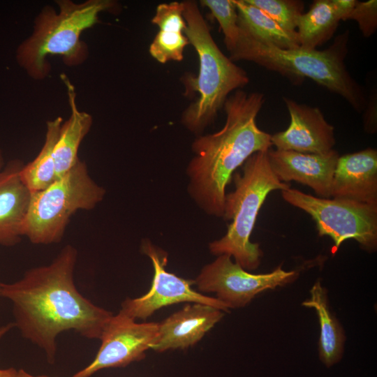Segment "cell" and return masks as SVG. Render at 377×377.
Listing matches in <instances>:
<instances>
[{
    "label": "cell",
    "instance_id": "cell-19",
    "mask_svg": "<svg viewBox=\"0 0 377 377\" xmlns=\"http://www.w3.org/2000/svg\"><path fill=\"white\" fill-rule=\"evenodd\" d=\"M239 33L281 49L300 47L296 32L283 29L274 20L245 0H234Z\"/></svg>",
    "mask_w": 377,
    "mask_h": 377
},
{
    "label": "cell",
    "instance_id": "cell-26",
    "mask_svg": "<svg viewBox=\"0 0 377 377\" xmlns=\"http://www.w3.org/2000/svg\"><path fill=\"white\" fill-rule=\"evenodd\" d=\"M347 20L356 21L363 36L370 37L377 28V1H357Z\"/></svg>",
    "mask_w": 377,
    "mask_h": 377
},
{
    "label": "cell",
    "instance_id": "cell-8",
    "mask_svg": "<svg viewBox=\"0 0 377 377\" xmlns=\"http://www.w3.org/2000/svg\"><path fill=\"white\" fill-rule=\"evenodd\" d=\"M283 200L309 214L320 237L329 236L334 252L347 239L373 252L377 247V205L340 198H324L289 188L281 191Z\"/></svg>",
    "mask_w": 377,
    "mask_h": 377
},
{
    "label": "cell",
    "instance_id": "cell-1",
    "mask_svg": "<svg viewBox=\"0 0 377 377\" xmlns=\"http://www.w3.org/2000/svg\"><path fill=\"white\" fill-rule=\"evenodd\" d=\"M77 260V249L67 244L48 265L31 268L19 280L0 286V297L12 304L14 327L45 352L50 364L61 333L73 330L100 340L114 315L79 292L74 281Z\"/></svg>",
    "mask_w": 377,
    "mask_h": 377
},
{
    "label": "cell",
    "instance_id": "cell-15",
    "mask_svg": "<svg viewBox=\"0 0 377 377\" xmlns=\"http://www.w3.org/2000/svg\"><path fill=\"white\" fill-rule=\"evenodd\" d=\"M224 311L200 303H190L158 323L156 352L186 349L194 346L224 316Z\"/></svg>",
    "mask_w": 377,
    "mask_h": 377
},
{
    "label": "cell",
    "instance_id": "cell-13",
    "mask_svg": "<svg viewBox=\"0 0 377 377\" xmlns=\"http://www.w3.org/2000/svg\"><path fill=\"white\" fill-rule=\"evenodd\" d=\"M270 167L282 182L295 181L312 188L318 197L331 198V187L339 153L332 149L324 154L294 151H267Z\"/></svg>",
    "mask_w": 377,
    "mask_h": 377
},
{
    "label": "cell",
    "instance_id": "cell-25",
    "mask_svg": "<svg viewBox=\"0 0 377 377\" xmlns=\"http://www.w3.org/2000/svg\"><path fill=\"white\" fill-rule=\"evenodd\" d=\"M182 2L172 1L158 5L151 22L161 31L184 33L186 23L183 16Z\"/></svg>",
    "mask_w": 377,
    "mask_h": 377
},
{
    "label": "cell",
    "instance_id": "cell-28",
    "mask_svg": "<svg viewBox=\"0 0 377 377\" xmlns=\"http://www.w3.org/2000/svg\"><path fill=\"white\" fill-rule=\"evenodd\" d=\"M14 327L13 323H9L0 327V341L2 338ZM17 370L14 368L0 369V377H14Z\"/></svg>",
    "mask_w": 377,
    "mask_h": 377
},
{
    "label": "cell",
    "instance_id": "cell-30",
    "mask_svg": "<svg viewBox=\"0 0 377 377\" xmlns=\"http://www.w3.org/2000/svg\"><path fill=\"white\" fill-rule=\"evenodd\" d=\"M6 163L4 161L3 154L2 153L1 149H0V172L5 167Z\"/></svg>",
    "mask_w": 377,
    "mask_h": 377
},
{
    "label": "cell",
    "instance_id": "cell-5",
    "mask_svg": "<svg viewBox=\"0 0 377 377\" xmlns=\"http://www.w3.org/2000/svg\"><path fill=\"white\" fill-rule=\"evenodd\" d=\"M59 11L50 6L43 8L36 17L31 36L17 47L18 64L32 78L41 80L50 72L47 57L59 55L69 66L82 64L88 49L81 35L98 22L103 11L114 9L111 0H87L75 3L71 0L57 1Z\"/></svg>",
    "mask_w": 377,
    "mask_h": 377
},
{
    "label": "cell",
    "instance_id": "cell-27",
    "mask_svg": "<svg viewBox=\"0 0 377 377\" xmlns=\"http://www.w3.org/2000/svg\"><path fill=\"white\" fill-rule=\"evenodd\" d=\"M357 1L356 0H332L334 9L339 15L341 20L351 12Z\"/></svg>",
    "mask_w": 377,
    "mask_h": 377
},
{
    "label": "cell",
    "instance_id": "cell-21",
    "mask_svg": "<svg viewBox=\"0 0 377 377\" xmlns=\"http://www.w3.org/2000/svg\"><path fill=\"white\" fill-rule=\"evenodd\" d=\"M63 121L60 117L47 121L42 148L36 158L22 168V179L31 193L44 189L57 179L54 149Z\"/></svg>",
    "mask_w": 377,
    "mask_h": 377
},
{
    "label": "cell",
    "instance_id": "cell-10",
    "mask_svg": "<svg viewBox=\"0 0 377 377\" xmlns=\"http://www.w3.org/2000/svg\"><path fill=\"white\" fill-rule=\"evenodd\" d=\"M141 251L151 259L153 265L151 288L139 297L126 298L122 302L119 311L135 320H145L163 307L181 302L208 304L224 312L229 311L228 306L217 298L204 295L193 289V280L168 272L165 269L168 255L164 251L147 239L142 242Z\"/></svg>",
    "mask_w": 377,
    "mask_h": 377
},
{
    "label": "cell",
    "instance_id": "cell-24",
    "mask_svg": "<svg viewBox=\"0 0 377 377\" xmlns=\"http://www.w3.org/2000/svg\"><path fill=\"white\" fill-rule=\"evenodd\" d=\"M188 44L184 33L159 30L149 45V52L161 64L181 61L185 47Z\"/></svg>",
    "mask_w": 377,
    "mask_h": 377
},
{
    "label": "cell",
    "instance_id": "cell-4",
    "mask_svg": "<svg viewBox=\"0 0 377 377\" xmlns=\"http://www.w3.org/2000/svg\"><path fill=\"white\" fill-rule=\"evenodd\" d=\"M348 40V31H346L324 50L300 47L281 49L239 33L236 47L229 58L232 61H252L295 83L304 77L310 78L341 96L356 111L361 112L366 106L364 94L344 64Z\"/></svg>",
    "mask_w": 377,
    "mask_h": 377
},
{
    "label": "cell",
    "instance_id": "cell-18",
    "mask_svg": "<svg viewBox=\"0 0 377 377\" xmlns=\"http://www.w3.org/2000/svg\"><path fill=\"white\" fill-rule=\"evenodd\" d=\"M311 297L302 305L313 308L319 318L320 335L318 353L320 361L327 367L339 362L343 352V331L330 310L326 290L317 281L310 290Z\"/></svg>",
    "mask_w": 377,
    "mask_h": 377
},
{
    "label": "cell",
    "instance_id": "cell-2",
    "mask_svg": "<svg viewBox=\"0 0 377 377\" xmlns=\"http://www.w3.org/2000/svg\"><path fill=\"white\" fill-rule=\"evenodd\" d=\"M264 102L262 93L236 90L224 103L223 128L198 137L192 144L194 156L186 168L188 190L209 215L223 217L226 188L233 172L252 154L272 146L271 135L256 123Z\"/></svg>",
    "mask_w": 377,
    "mask_h": 377
},
{
    "label": "cell",
    "instance_id": "cell-23",
    "mask_svg": "<svg viewBox=\"0 0 377 377\" xmlns=\"http://www.w3.org/2000/svg\"><path fill=\"white\" fill-rule=\"evenodd\" d=\"M200 3L207 7L217 20L224 36L226 49L230 53L235 48L239 36L234 0H201Z\"/></svg>",
    "mask_w": 377,
    "mask_h": 377
},
{
    "label": "cell",
    "instance_id": "cell-12",
    "mask_svg": "<svg viewBox=\"0 0 377 377\" xmlns=\"http://www.w3.org/2000/svg\"><path fill=\"white\" fill-rule=\"evenodd\" d=\"M290 121L283 131L271 135L272 145L278 150L324 154L334 149V128L316 107L298 103L283 97Z\"/></svg>",
    "mask_w": 377,
    "mask_h": 377
},
{
    "label": "cell",
    "instance_id": "cell-7",
    "mask_svg": "<svg viewBox=\"0 0 377 377\" xmlns=\"http://www.w3.org/2000/svg\"><path fill=\"white\" fill-rule=\"evenodd\" d=\"M105 195V188L91 177L87 164L79 159L50 185L31 193L24 237L34 244L61 242L72 216L79 210L93 209Z\"/></svg>",
    "mask_w": 377,
    "mask_h": 377
},
{
    "label": "cell",
    "instance_id": "cell-16",
    "mask_svg": "<svg viewBox=\"0 0 377 377\" xmlns=\"http://www.w3.org/2000/svg\"><path fill=\"white\" fill-rule=\"evenodd\" d=\"M23 165L13 159L0 172V246H15L24 237L31 192L21 177Z\"/></svg>",
    "mask_w": 377,
    "mask_h": 377
},
{
    "label": "cell",
    "instance_id": "cell-17",
    "mask_svg": "<svg viewBox=\"0 0 377 377\" xmlns=\"http://www.w3.org/2000/svg\"><path fill=\"white\" fill-rule=\"evenodd\" d=\"M61 77L66 87L71 114L67 120L63 121L54 146L57 178L66 173L80 159V146L93 122L92 117L89 113L77 108L75 87L69 79L64 74Z\"/></svg>",
    "mask_w": 377,
    "mask_h": 377
},
{
    "label": "cell",
    "instance_id": "cell-20",
    "mask_svg": "<svg viewBox=\"0 0 377 377\" xmlns=\"http://www.w3.org/2000/svg\"><path fill=\"white\" fill-rule=\"evenodd\" d=\"M341 20L332 0H316L297 21L296 33L300 47L315 50L330 40Z\"/></svg>",
    "mask_w": 377,
    "mask_h": 377
},
{
    "label": "cell",
    "instance_id": "cell-3",
    "mask_svg": "<svg viewBox=\"0 0 377 377\" xmlns=\"http://www.w3.org/2000/svg\"><path fill=\"white\" fill-rule=\"evenodd\" d=\"M184 34L197 52L199 70L196 76L187 73L182 77L184 96L198 93L196 100L183 112L181 121L191 132L200 134L212 124L230 92L249 82L246 72L235 64L219 49L195 1H184Z\"/></svg>",
    "mask_w": 377,
    "mask_h": 377
},
{
    "label": "cell",
    "instance_id": "cell-31",
    "mask_svg": "<svg viewBox=\"0 0 377 377\" xmlns=\"http://www.w3.org/2000/svg\"><path fill=\"white\" fill-rule=\"evenodd\" d=\"M1 282H0V286H1Z\"/></svg>",
    "mask_w": 377,
    "mask_h": 377
},
{
    "label": "cell",
    "instance_id": "cell-6",
    "mask_svg": "<svg viewBox=\"0 0 377 377\" xmlns=\"http://www.w3.org/2000/svg\"><path fill=\"white\" fill-rule=\"evenodd\" d=\"M235 190L226 194L223 218L232 220L226 233L209 245L215 256L228 255L246 270L256 269L263 252L258 243L250 240L258 212L267 196L276 190H286L273 172L267 151L252 154L243 164L242 174L234 175Z\"/></svg>",
    "mask_w": 377,
    "mask_h": 377
},
{
    "label": "cell",
    "instance_id": "cell-9",
    "mask_svg": "<svg viewBox=\"0 0 377 377\" xmlns=\"http://www.w3.org/2000/svg\"><path fill=\"white\" fill-rule=\"evenodd\" d=\"M296 271H285L279 266L271 272L252 274L228 255H220L202 267L194 280L198 291L214 293L228 309L244 307L258 293L294 281Z\"/></svg>",
    "mask_w": 377,
    "mask_h": 377
},
{
    "label": "cell",
    "instance_id": "cell-11",
    "mask_svg": "<svg viewBox=\"0 0 377 377\" xmlns=\"http://www.w3.org/2000/svg\"><path fill=\"white\" fill-rule=\"evenodd\" d=\"M158 335V323H139L119 311L106 325L94 360L71 377H90L101 369L124 367L142 360Z\"/></svg>",
    "mask_w": 377,
    "mask_h": 377
},
{
    "label": "cell",
    "instance_id": "cell-22",
    "mask_svg": "<svg viewBox=\"0 0 377 377\" xmlns=\"http://www.w3.org/2000/svg\"><path fill=\"white\" fill-rule=\"evenodd\" d=\"M245 1L262 10L286 31L296 32L298 19L303 13V1L297 0Z\"/></svg>",
    "mask_w": 377,
    "mask_h": 377
},
{
    "label": "cell",
    "instance_id": "cell-14",
    "mask_svg": "<svg viewBox=\"0 0 377 377\" xmlns=\"http://www.w3.org/2000/svg\"><path fill=\"white\" fill-rule=\"evenodd\" d=\"M331 197L377 205V150L373 148L339 156Z\"/></svg>",
    "mask_w": 377,
    "mask_h": 377
},
{
    "label": "cell",
    "instance_id": "cell-29",
    "mask_svg": "<svg viewBox=\"0 0 377 377\" xmlns=\"http://www.w3.org/2000/svg\"><path fill=\"white\" fill-rule=\"evenodd\" d=\"M14 377H50L47 376H34L22 369L17 370L16 374Z\"/></svg>",
    "mask_w": 377,
    "mask_h": 377
}]
</instances>
